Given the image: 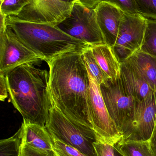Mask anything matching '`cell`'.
<instances>
[{"label": "cell", "instance_id": "6da1fadb", "mask_svg": "<svg viewBox=\"0 0 156 156\" xmlns=\"http://www.w3.org/2000/svg\"><path fill=\"white\" fill-rule=\"evenodd\" d=\"M47 63L54 105L67 117L93 128L88 104L89 77L82 52L65 53Z\"/></svg>", "mask_w": 156, "mask_h": 156}, {"label": "cell", "instance_id": "7a4b0ae2", "mask_svg": "<svg viewBox=\"0 0 156 156\" xmlns=\"http://www.w3.org/2000/svg\"><path fill=\"white\" fill-rule=\"evenodd\" d=\"M5 77L11 102L24 121L45 127L54 106L49 73L27 63L8 72Z\"/></svg>", "mask_w": 156, "mask_h": 156}, {"label": "cell", "instance_id": "3957f363", "mask_svg": "<svg viewBox=\"0 0 156 156\" xmlns=\"http://www.w3.org/2000/svg\"><path fill=\"white\" fill-rule=\"evenodd\" d=\"M6 25L18 40L47 63L65 53L83 52L90 46L57 26L26 22L13 16H6Z\"/></svg>", "mask_w": 156, "mask_h": 156}, {"label": "cell", "instance_id": "277c9868", "mask_svg": "<svg viewBox=\"0 0 156 156\" xmlns=\"http://www.w3.org/2000/svg\"><path fill=\"white\" fill-rule=\"evenodd\" d=\"M52 137L87 156H97L93 144L100 140L93 128L64 115L54 105L45 126Z\"/></svg>", "mask_w": 156, "mask_h": 156}, {"label": "cell", "instance_id": "5b68a950", "mask_svg": "<svg viewBox=\"0 0 156 156\" xmlns=\"http://www.w3.org/2000/svg\"><path fill=\"white\" fill-rule=\"evenodd\" d=\"M57 26L66 34L90 46L106 44L95 9L84 6L78 0L74 3L69 16Z\"/></svg>", "mask_w": 156, "mask_h": 156}, {"label": "cell", "instance_id": "8992f818", "mask_svg": "<svg viewBox=\"0 0 156 156\" xmlns=\"http://www.w3.org/2000/svg\"><path fill=\"white\" fill-rule=\"evenodd\" d=\"M89 77L90 88L88 104L93 128L101 141L115 145L122 140V134L109 115L102 95L100 85L89 75Z\"/></svg>", "mask_w": 156, "mask_h": 156}, {"label": "cell", "instance_id": "52a82bcc", "mask_svg": "<svg viewBox=\"0 0 156 156\" xmlns=\"http://www.w3.org/2000/svg\"><path fill=\"white\" fill-rule=\"evenodd\" d=\"M100 85L109 115L122 134L133 115L136 102L124 87L120 77L115 81L108 79Z\"/></svg>", "mask_w": 156, "mask_h": 156}, {"label": "cell", "instance_id": "ba28073f", "mask_svg": "<svg viewBox=\"0 0 156 156\" xmlns=\"http://www.w3.org/2000/svg\"><path fill=\"white\" fill-rule=\"evenodd\" d=\"M147 18L139 14L123 13L117 40L113 47L120 63L140 50L143 41Z\"/></svg>", "mask_w": 156, "mask_h": 156}, {"label": "cell", "instance_id": "9c48e42d", "mask_svg": "<svg viewBox=\"0 0 156 156\" xmlns=\"http://www.w3.org/2000/svg\"><path fill=\"white\" fill-rule=\"evenodd\" d=\"M156 122V91L136 103L133 115L122 132L121 141H149ZM120 141V142H121Z\"/></svg>", "mask_w": 156, "mask_h": 156}, {"label": "cell", "instance_id": "30bf717a", "mask_svg": "<svg viewBox=\"0 0 156 156\" xmlns=\"http://www.w3.org/2000/svg\"><path fill=\"white\" fill-rule=\"evenodd\" d=\"M15 16L22 21L57 26L67 18L74 3L60 0H31Z\"/></svg>", "mask_w": 156, "mask_h": 156}, {"label": "cell", "instance_id": "8fae6325", "mask_svg": "<svg viewBox=\"0 0 156 156\" xmlns=\"http://www.w3.org/2000/svg\"><path fill=\"white\" fill-rule=\"evenodd\" d=\"M43 61L22 44L7 27L0 31V74L8 72L23 64H34Z\"/></svg>", "mask_w": 156, "mask_h": 156}, {"label": "cell", "instance_id": "7c38bea8", "mask_svg": "<svg viewBox=\"0 0 156 156\" xmlns=\"http://www.w3.org/2000/svg\"><path fill=\"white\" fill-rule=\"evenodd\" d=\"M97 21L106 44L116 43L123 12L114 5L102 1L95 7Z\"/></svg>", "mask_w": 156, "mask_h": 156}, {"label": "cell", "instance_id": "4fadbf2b", "mask_svg": "<svg viewBox=\"0 0 156 156\" xmlns=\"http://www.w3.org/2000/svg\"><path fill=\"white\" fill-rule=\"evenodd\" d=\"M120 78L124 87L136 103L155 92L146 80L127 61L121 64Z\"/></svg>", "mask_w": 156, "mask_h": 156}, {"label": "cell", "instance_id": "5bb4252c", "mask_svg": "<svg viewBox=\"0 0 156 156\" xmlns=\"http://www.w3.org/2000/svg\"><path fill=\"white\" fill-rule=\"evenodd\" d=\"M93 55L99 66L109 79L115 81L120 77L121 63L113 48L106 44L91 46Z\"/></svg>", "mask_w": 156, "mask_h": 156}, {"label": "cell", "instance_id": "9a60e30c", "mask_svg": "<svg viewBox=\"0 0 156 156\" xmlns=\"http://www.w3.org/2000/svg\"><path fill=\"white\" fill-rule=\"evenodd\" d=\"M22 128V141L35 148L43 150H52L53 141L46 127L24 121Z\"/></svg>", "mask_w": 156, "mask_h": 156}, {"label": "cell", "instance_id": "2e32d148", "mask_svg": "<svg viewBox=\"0 0 156 156\" xmlns=\"http://www.w3.org/2000/svg\"><path fill=\"white\" fill-rule=\"evenodd\" d=\"M126 61L146 80L154 91H156V58L139 50Z\"/></svg>", "mask_w": 156, "mask_h": 156}, {"label": "cell", "instance_id": "e0dca14e", "mask_svg": "<svg viewBox=\"0 0 156 156\" xmlns=\"http://www.w3.org/2000/svg\"><path fill=\"white\" fill-rule=\"evenodd\" d=\"M115 146L124 156H153L149 141H121Z\"/></svg>", "mask_w": 156, "mask_h": 156}, {"label": "cell", "instance_id": "ac0fdd59", "mask_svg": "<svg viewBox=\"0 0 156 156\" xmlns=\"http://www.w3.org/2000/svg\"><path fill=\"white\" fill-rule=\"evenodd\" d=\"M82 55L88 73L96 81L99 85L109 79L96 61L91 46L82 52Z\"/></svg>", "mask_w": 156, "mask_h": 156}, {"label": "cell", "instance_id": "d6986e66", "mask_svg": "<svg viewBox=\"0 0 156 156\" xmlns=\"http://www.w3.org/2000/svg\"><path fill=\"white\" fill-rule=\"evenodd\" d=\"M140 50L156 58V19L147 18L145 33Z\"/></svg>", "mask_w": 156, "mask_h": 156}, {"label": "cell", "instance_id": "ffe728a7", "mask_svg": "<svg viewBox=\"0 0 156 156\" xmlns=\"http://www.w3.org/2000/svg\"><path fill=\"white\" fill-rule=\"evenodd\" d=\"M22 128L11 137L0 141V156H18L22 143Z\"/></svg>", "mask_w": 156, "mask_h": 156}, {"label": "cell", "instance_id": "44dd1931", "mask_svg": "<svg viewBox=\"0 0 156 156\" xmlns=\"http://www.w3.org/2000/svg\"><path fill=\"white\" fill-rule=\"evenodd\" d=\"M31 0H4L1 4L0 12L5 16H17Z\"/></svg>", "mask_w": 156, "mask_h": 156}, {"label": "cell", "instance_id": "7402d4cb", "mask_svg": "<svg viewBox=\"0 0 156 156\" xmlns=\"http://www.w3.org/2000/svg\"><path fill=\"white\" fill-rule=\"evenodd\" d=\"M137 12L147 18L156 19V0H134Z\"/></svg>", "mask_w": 156, "mask_h": 156}, {"label": "cell", "instance_id": "603a6c76", "mask_svg": "<svg viewBox=\"0 0 156 156\" xmlns=\"http://www.w3.org/2000/svg\"><path fill=\"white\" fill-rule=\"evenodd\" d=\"M51 137L53 141V150L58 156H87L76 148L66 144L52 136Z\"/></svg>", "mask_w": 156, "mask_h": 156}, {"label": "cell", "instance_id": "cb8c5ba5", "mask_svg": "<svg viewBox=\"0 0 156 156\" xmlns=\"http://www.w3.org/2000/svg\"><path fill=\"white\" fill-rule=\"evenodd\" d=\"M18 156H58L53 149L43 150L35 148L22 142Z\"/></svg>", "mask_w": 156, "mask_h": 156}, {"label": "cell", "instance_id": "d4e9b609", "mask_svg": "<svg viewBox=\"0 0 156 156\" xmlns=\"http://www.w3.org/2000/svg\"><path fill=\"white\" fill-rule=\"evenodd\" d=\"M119 8L123 12L126 13L138 14L134 0H103Z\"/></svg>", "mask_w": 156, "mask_h": 156}, {"label": "cell", "instance_id": "484cf974", "mask_svg": "<svg viewBox=\"0 0 156 156\" xmlns=\"http://www.w3.org/2000/svg\"><path fill=\"white\" fill-rule=\"evenodd\" d=\"M97 156H115L114 146L99 141L93 144Z\"/></svg>", "mask_w": 156, "mask_h": 156}, {"label": "cell", "instance_id": "4316f807", "mask_svg": "<svg viewBox=\"0 0 156 156\" xmlns=\"http://www.w3.org/2000/svg\"><path fill=\"white\" fill-rule=\"evenodd\" d=\"M8 88L5 76L0 74V100L4 101L8 96Z\"/></svg>", "mask_w": 156, "mask_h": 156}, {"label": "cell", "instance_id": "83f0119b", "mask_svg": "<svg viewBox=\"0 0 156 156\" xmlns=\"http://www.w3.org/2000/svg\"><path fill=\"white\" fill-rule=\"evenodd\" d=\"M79 2L88 8L95 9L100 3L103 0H78Z\"/></svg>", "mask_w": 156, "mask_h": 156}, {"label": "cell", "instance_id": "f1b7e54d", "mask_svg": "<svg viewBox=\"0 0 156 156\" xmlns=\"http://www.w3.org/2000/svg\"><path fill=\"white\" fill-rule=\"evenodd\" d=\"M149 143L153 156H156V122L154 129Z\"/></svg>", "mask_w": 156, "mask_h": 156}, {"label": "cell", "instance_id": "f546056e", "mask_svg": "<svg viewBox=\"0 0 156 156\" xmlns=\"http://www.w3.org/2000/svg\"><path fill=\"white\" fill-rule=\"evenodd\" d=\"M6 17L4 15L0 12V31L5 30L7 28L6 25Z\"/></svg>", "mask_w": 156, "mask_h": 156}, {"label": "cell", "instance_id": "4dcf8cb0", "mask_svg": "<svg viewBox=\"0 0 156 156\" xmlns=\"http://www.w3.org/2000/svg\"><path fill=\"white\" fill-rule=\"evenodd\" d=\"M114 151L115 156H124L119 151L115 145L114 146Z\"/></svg>", "mask_w": 156, "mask_h": 156}, {"label": "cell", "instance_id": "1f68e13d", "mask_svg": "<svg viewBox=\"0 0 156 156\" xmlns=\"http://www.w3.org/2000/svg\"><path fill=\"white\" fill-rule=\"evenodd\" d=\"M60 1L67 2H74L77 0H60Z\"/></svg>", "mask_w": 156, "mask_h": 156}, {"label": "cell", "instance_id": "d6a6232c", "mask_svg": "<svg viewBox=\"0 0 156 156\" xmlns=\"http://www.w3.org/2000/svg\"><path fill=\"white\" fill-rule=\"evenodd\" d=\"M4 1V0H0V3H2V2H3V1Z\"/></svg>", "mask_w": 156, "mask_h": 156}]
</instances>
